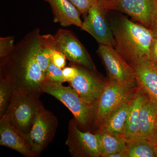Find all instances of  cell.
<instances>
[{"label":"cell","mask_w":157,"mask_h":157,"mask_svg":"<svg viewBox=\"0 0 157 157\" xmlns=\"http://www.w3.org/2000/svg\"><path fill=\"white\" fill-rule=\"evenodd\" d=\"M63 71L65 81L68 82L72 80L78 73V68L76 65L71 63L69 66L64 68Z\"/></svg>","instance_id":"obj_27"},{"label":"cell","mask_w":157,"mask_h":157,"mask_svg":"<svg viewBox=\"0 0 157 157\" xmlns=\"http://www.w3.org/2000/svg\"><path fill=\"white\" fill-rule=\"evenodd\" d=\"M138 87L128 88L121 86L107 78L105 84L94 107V120L91 132L95 133L111 113L130 101Z\"/></svg>","instance_id":"obj_4"},{"label":"cell","mask_w":157,"mask_h":157,"mask_svg":"<svg viewBox=\"0 0 157 157\" xmlns=\"http://www.w3.org/2000/svg\"><path fill=\"white\" fill-rule=\"evenodd\" d=\"M56 48L54 36L51 34L40 35L37 46L36 59L44 76L51 63L52 52Z\"/></svg>","instance_id":"obj_19"},{"label":"cell","mask_w":157,"mask_h":157,"mask_svg":"<svg viewBox=\"0 0 157 157\" xmlns=\"http://www.w3.org/2000/svg\"><path fill=\"white\" fill-rule=\"evenodd\" d=\"M107 12L99 0H96L83 17L81 29L94 37L99 45L114 48L115 40L107 18Z\"/></svg>","instance_id":"obj_10"},{"label":"cell","mask_w":157,"mask_h":157,"mask_svg":"<svg viewBox=\"0 0 157 157\" xmlns=\"http://www.w3.org/2000/svg\"><path fill=\"white\" fill-rule=\"evenodd\" d=\"M143 95L144 92L139 88L131 100L123 133L127 140H134L139 137L140 111Z\"/></svg>","instance_id":"obj_17"},{"label":"cell","mask_w":157,"mask_h":157,"mask_svg":"<svg viewBox=\"0 0 157 157\" xmlns=\"http://www.w3.org/2000/svg\"><path fill=\"white\" fill-rule=\"evenodd\" d=\"M39 29H35L15 45L8 56L1 59L0 76L8 79L14 91L39 98L45 76L37 62Z\"/></svg>","instance_id":"obj_1"},{"label":"cell","mask_w":157,"mask_h":157,"mask_svg":"<svg viewBox=\"0 0 157 157\" xmlns=\"http://www.w3.org/2000/svg\"><path fill=\"white\" fill-rule=\"evenodd\" d=\"M107 11H120L149 29L157 13V0H99Z\"/></svg>","instance_id":"obj_9"},{"label":"cell","mask_w":157,"mask_h":157,"mask_svg":"<svg viewBox=\"0 0 157 157\" xmlns=\"http://www.w3.org/2000/svg\"><path fill=\"white\" fill-rule=\"evenodd\" d=\"M67 59L64 55L56 48L52 52L51 56V62L58 67L62 69L65 67L67 64Z\"/></svg>","instance_id":"obj_26"},{"label":"cell","mask_w":157,"mask_h":157,"mask_svg":"<svg viewBox=\"0 0 157 157\" xmlns=\"http://www.w3.org/2000/svg\"><path fill=\"white\" fill-rule=\"evenodd\" d=\"M127 153L128 157H156L154 145L140 138L127 140Z\"/></svg>","instance_id":"obj_21"},{"label":"cell","mask_w":157,"mask_h":157,"mask_svg":"<svg viewBox=\"0 0 157 157\" xmlns=\"http://www.w3.org/2000/svg\"><path fill=\"white\" fill-rule=\"evenodd\" d=\"M45 79L54 82H66L63 74V69L58 67L51 62L45 75Z\"/></svg>","instance_id":"obj_23"},{"label":"cell","mask_w":157,"mask_h":157,"mask_svg":"<svg viewBox=\"0 0 157 157\" xmlns=\"http://www.w3.org/2000/svg\"><path fill=\"white\" fill-rule=\"evenodd\" d=\"M101 143V157H109L115 153L127 149V140L123 135L107 132L98 133Z\"/></svg>","instance_id":"obj_20"},{"label":"cell","mask_w":157,"mask_h":157,"mask_svg":"<svg viewBox=\"0 0 157 157\" xmlns=\"http://www.w3.org/2000/svg\"><path fill=\"white\" fill-rule=\"evenodd\" d=\"M66 145L73 157H101L100 136L98 133L84 131L78 128L74 117L68 124Z\"/></svg>","instance_id":"obj_8"},{"label":"cell","mask_w":157,"mask_h":157,"mask_svg":"<svg viewBox=\"0 0 157 157\" xmlns=\"http://www.w3.org/2000/svg\"><path fill=\"white\" fill-rule=\"evenodd\" d=\"M48 3L53 15V22L63 27L71 25L81 28L82 21L81 13L69 0H44Z\"/></svg>","instance_id":"obj_15"},{"label":"cell","mask_w":157,"mask_h":157,"mask_svg":"<svg viewBox=\"0 0 157 157\" xmlns=\"http://www.w3.org/2000/svg\"><path fill=\"white\" fill-rule=\"evenodd\" d=\"M14 37L9 36L0 38V58L8 56L14 49Z\"/></svg>","instance_id":"obj_24"},{"label":"cell","mask_w":157,"mask_h":157,"mask_svg":"<svg viewBox=\"0 0 157 157\" xmlns=\"http://www.w3.org/2000/svg\"><path fill=\"white\" fill-rule=\"evenodd\" d=\"M149 60L157 67V38L154 37L150 49Z\"/></svg>","instance_id":"obj_28"},{"label":"cell","mask_w":157,"mask_h":157,"mask_svg":"<svg viewBox=\"0 0 157 157\" xmlns=\"http://www.w3.org/2000/svg\"><path fill=\"white\" fill-rule=\"evenodd\" d=\"M0 145L14 150L26 157H36L22 135L3 115L0 117Z\"/></svg>","instance_id":"obj_14"},{"label":"cell","mask_w":157,"mask_h":157,"mask_svg":"<svg viewBox=\"0 0 157 157\" xmlns=\"http://www.w3.org/2000/svg\"><path fill=\"white\" fill-rule=\"evenodd\" d=\"M14 92L13 87L8 79L0 76V117L6 113Z\"/></svg>","instance_id":"obj_22"},{"label":"cell","mask_w":157,"mask_h":157,"mask_svg":"<svg viewBox=\"0 0 157 157\" xmlns=\"http://www.w3.org/2000/svg\"><path fill=\"white\" fill-rule=\"evenodd\" d=\"M155 151L156 154V157H157V145L155 146Z\"/></svg>","instance_id":"obj_31"},{"label":"cell","mask_w":157,"mask_h":157,"mask_svg":"<svg viewBox=\"0 0 157 157\" xmlns=\"http://www.w3.org/2000/svg\"><path fill=\"white\" fill-rule=\"evenodd\" d=\"M134 70L137 87L157 104V67L148 59L130 63Z\"/></svg>","instance_id":"obj_13"},{"label":"cell","mask_w":157,"mask_h":157,"mask_svg":"<svg viewBox=\"0 0 157 157\" xmlns=\"http://www.w3.org/2000/svg\"><path fill=\"white\" fill-rule=\"evenodd\" d=\"M132 99L128 102L121 105L111 113L95 133L107 132L115 135H123Z\"/></svg>","instance_id":"obj_18"},{"label":"cell","mask_w":157,"mask_h":157,"mask_svg":"<svg viewBox=\"0 0 157 157\" xmlns=\"http://www.w3.org/2000/svg\"><path fill=\"white\" fill-rule=\"evenodd\" d=\"M151 142L155 146L157 145V115L155 121L154 128L153 132L152 135L151 140Z\"/></svg>","instance_id":"obj_29"},{"label":"cell","mask_w":157,"mask_h":157,"mask_svg":"<svg viewBox=\"0 0 157 157\" xmlns=\"http://www.w3.org/2000/svg\"><path fill=\"white\" fill-rule=\"evenodd\" d=\"M75 65L78 68V73L69 82V84L85 102L94 108L96 101L104 87L107 78L101 75L97 70L93 71Z\"/></svg>","instance_id":"obj_12"},{"label":"cell","mask_w":157,"mask_h":157,"mask_svg":"<svg viewBox=\"0 0 157 157\" xmlns=\"http://www.w3.org/2000/svg\"><path fill=\"white\" fill-rule=\"evenodd\" d=\"M109 23L115 40L114 48L129 64L142 59H149L154 39L150 29L124 15L109 18Z\"/></svg>","instance_id":"obj_2"},{"label":"cell","mask_w":157,"mask_h":157,"mask_svg":"<svg viewBox=\"0 0 157 157\" xmlns=\"http://www.w3.org/2000/svg\"><path fill=\"white\" fill-rule=\"evenodd\" d=\"M54 36L56 49L64 55L70 63L97 71L90 56L73 32L59 29Z\"/></svg>","instance_id":"obj_11"},{"label":"cell","mask_w":157,"mask_h":157,"mask_svg":"<svg viewBox=\"0 0 157 157\" xmlns=\"http://www.w3.org/2000/svg\"><path fill=\"white\" fill-rule=\"evenodd\" d=\"M58 124L56 117L44 107L38 113L31 131L23 136L36 157L53 140Z\"/></svg>","instance_id":"obj_7"},{"label":"cell","mask_w":157,"mask_h":157,"mask_svg":"<svg viewBox=\"0 0 157 157\" xmlns=\"http://www.w3.org/2000/svg\"><path fill=\"white\" fill-rule=\"evenodd\" d=\"M43 107L39 98L14 91L11 102L4 115L23 136L31 131L36 116Z\"/></svg>","instance_id":"obj_5"},{"label":"cell","mask_w":157,"mask_h":157,"mask_svg":"<svg viewBox=\"0 0 157 157\" xmlns=\"http://www.w3.org/2000/svg\"><path fill=\"white\" fill-rule=\"evenodd\" d=\"M78 9L83 17L87 14L90 8L96 0H69Z\"/></svg>","instance_id":"obj_25"},{"label":"cell","mask_w":157,"mask_h":157,"mask_svg":"<svg viewBox=\"0 0 157 157\" xmlns=\"http://www.w3.org/2000/svg\"><path fill=\"white\" fill-rule=\"evenodd\" d=\"M149 29L151 30L153 37L157 38V13L154 18Z\"/></svg>","instance_id":"obj_30"},{"label":"cell","mask_w":157,"mask_h":157,"mask_svg":"<svg viewBox=\"0 0 157 157\" xmlns=\"http://www.w3.org/2000/svg\"><path fill=\"white\" fill-rule=\"evenodd\" d=\"M97 52L104 65L108 79L128 88L137 87L134 70L115 48L99 45Z\"/></svg>","instance_id":"obj_6"},{"label":"cell","mask_w":157,"mask_h":157,"mask_svg":"<svg viewBox=\"0 0 157 157\" xmlns=\"http://www.w3.org/2000/svg\"><path fill=\"white\" fill-rule=\"evenodd\" d=\"M41 88L43 93L53 96L71 111L79 128L91 132L94 120V107L85 102L73 88L46 79L42 82Z\"/></svg>","instance_id":"obj_3"},{"label":"cell","mask_w":157,"mask_h":157,"mask_svg":"<svg viewBox=\"0 0 157 157\" xmlns=\"http://www.w3.org/2000/svg\"><path fill=\"white\" fill-rule=\"evenodd\" d=\"M157 115V103L144 92L140 111V133L138 138L151 142Z\"/></svg>","instance_id":"obj_16"}]
</instances>
